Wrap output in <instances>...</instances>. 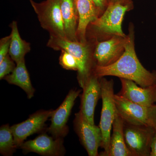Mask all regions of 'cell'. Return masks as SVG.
Masks as SVG:
<instances>
[{"mask_svg": "<svg viewBox=\"0 0 156 156\" xmlns=\"http://www.w3.org/2000/svg\"><path fill=\"white\" fill-rule=\"evenodd\" d=\"M129 33L124 53L114 63L106 66H95L93 73L100 78L114 76L135 82L145 88L156 85V71L148 70L144 67L136 56L134 46V26H129Z\"/></svg>", "mask_w": 156, "mask_h": 156, "instance_id": "obj_1", "label": "cell"}, {"mask_svg": "<svg viewBox=\"0 0 156 156\" xmlns=\"http://www.w3.org/2000/svg\"><path fill=\"white\" fill-rule=\"evenodd\" d=\"M95 41L87 40L86 42L73 41L67 38L50 36L47 46L55 50H65L70 53L78 66L77 80L83 89L95 66L93 57Z\"/></svg>", "mask_w": 156, "mask_h": 156, "instance_id": "obj_2", "label": "cell"}, {"mask_svg": "<svg viewBox=\"0 0 156 156\" xmlns=\"http://www.w3.org/2000/svg\"><path fill=\"white\" fill-rule=\"evenodd\" d=\"M133 8L120 2L109 3L102 14L88 26L90 40L101 41L114 36H127L122 30V23L126 12Z\"/></svg>", "mask_w": 156, "mask_h": 156, "instance_id": "obj_3", "label": "cell"}, {"mask_svg": "<svg viewBox=\"0 0 156 156\" xmlns=\"http://www.w3.org/2000/svg\"><path fill=\"white\" fill-rule=\"evenodd\" d=\"M102 105L99 127L101 131L102 141L101 147L104 150L101 156H108L111 131L115 119L118 114L115 103L114 81L104 77L100 78Z\"/></svg>", "mask_w": 156, "mask_h": 156, "instance_id": "obj_4", "label": "cell"}, {"mask_svg": "<svg viewBox=\"0 0 156 156\" xmlns=\"http://www.w3.org/2000/svg\"><path fill=\"white\" fill-rule=\"evenodd\" d=\"M41 26L50 36L67 38L60 9V0H46L41 3L29 0Z\"/></svg>", "mask_w": 156, "mask_h": 156, "instance_id": "obj_5", "label": "cell"}, {"mask_svg": "<svg viewBox=\"0 0 156 156\" xmlns=\"http://www.w3.org/2000/svg\"><path fill=\"white\" fill-rule=\"evenodd\" d=\"M154 130L148 126H135L124 123L126 146L132 156H150Z\"/></svg>", "mask_w": 156, "mask_h": 156, "instance_id": "obj_6", "label": "cell"}, {"mask_svg": "<svg viewBox=\"0 0 156 156\" xmlns=\"http://www.w3.org/2000/svg\"><path fill=\"white\" fill-rule=\"evenodd\" d=\"M74 128L81 144L89 156L99 155L98 149L102 141V134L99 126L91 124L84 119L81 112L75 115Z\"/></svg>", "mask_w": 156, "mask_h": 156, "instance_id": "obj_7", "label": "cell"}, {"mask_svg": "<svg viewBox=\"0 0 156 156\" xmlns=\"http://www.w3.org/2000/svg\"><path fill=\"white\" fill-rule=\"evenodd\" d=\"M126 37L114 36L107 40L95 41L93 57L97 66H106L117 61L124 53Z\"/></svg>", "mask_w": 156, "mask_h": 156, "instance_id": "obj_8", "label": "cell"}, {"mask_svg": "<svg viewBox=\"0 0 156 156\" xmlns=\"http://www.w3.org/2000/svg\"><path fill=\"white\" fill-rule=\"evenodd\" d=\"M80 92V90H70L61 105L52 112L50 117L51 124L47 131L54 138H63L68 134L67 122L76 99Z\"/></svg>", "mask_w": 156, "mask_h": 156, "instance_id": "obj_9", "label": "cell"}, {"mask_svg": "<svg viewBox=\"0 0 156 156\" xmlns=\"http://www.w3.org/2000/svg\"><path fill=\"white\" fill-rule=\"evenodd\" d=\"M53 110L38 111L30 115L24 122L11 126L14 144L17 148H19L29 136L44 129L45 123L51 117Z\"/></svg>", "mask_w": 156, "mask_h": 156, "instance_id": "obj_10", "label": "cell"}, {"mask_svg": "<svg viewBox=\"0 0 156 156\" xmlns=\"http://www.w3.org/2000/svg\"><path fill=\"white\" fill-rule=\"evenodd\" d=\"M63 138H55L45 133L24 141L20 146L23 153L34 152L42 156H62L66 153Z\"/></svg>", "mask_w": 156, "mask_h": 156, "instance_id": "obj_11", "label": "cell"}, {"mask_svg": "<svg viewBox=\"0 0 156 156\" xmlns=\"http://www.w3.org/2000/svg\"><path fill=\"white\" fill-rule=\"evenodd\" d=\"M80 110L83 117L87 122L94 123V113L98 100L101 98L100 78L92 73L83 88Z\"/></svg>", "mask_w": 156, "mask_h": 156, "instance_id": "obj_12", "label": "cell"}, {"mask_svg": "<svg viewBox=\"0 0 156 156\" xmlns=\"http://www.w3.org/2000/svg\"><path fill=\"white\" fill-rule=\"evenodd\" d=\"M122 89L118 95L134 103L150 107L156 103V85L143 88L130 80L120 78Z\"/></svg>", "mask_w": 156, "mask_h": 156, "instance_id": "obj_13", "label": "cell"}, {"mask_svg": "<svg viewBox=\"0 0 156 156\" xmlns=\"http://www.w3.org/2000/svg\"><path fill=\"white\" fill-rule=\"evenodd\" d=\"M114 99L118 113L124 123L135 126H148V107L134 103L117 94Z\"/></svg>", "mask_w": 156, "mask_h": 156, "instance_id": "obj_14", "label": "cell"}, {"mask_svg": "<svg viewBox=\"0 0 156 156\" xmlns=\"http://www.w3.org/2000/svg\"><path fill=\"white\" fill-rule=\"evenodd\" d=\"M76 5L79 17L77 37L79 41L86 42L88 26L101 14L93 0H77Z\"/></svg>", "mask_w": 156, "mask_h": 156, "instance_id": "obj_15", "label": "cell"}, {"mask_svg": "<svg viewBox=\"0 0 156 156\" xmlns=\"http://www.w3.org/2000/svg\"><path fill=\"white\" fill-rule=\"evenodd\" d=\"M60 5L66 38L79 41L77 37L79 17L75 0H60Z\"/></svg>", "mask_w": 156, "mask_h": 156, "instance_id": "obj_16", "label": "cell"}, {"mask_svg": "<svg viewBox=\"0 0 156 156\" xmlns=\"http://www.w3.org/2000/svg\"><path fill=\"white\" fill-rule=\"evenodd\" d=\"M124 122L118 113L112 124L108 156H132L125 142Z\"/></svg>", "mask_w": 156, "mask_h": 156, "instance_id": "obj_17", "label": "cell"}, {"mask_svg": "<svg viewBox=\"0 0 156 156\" xmlns=\"http://www.w3.org/2000/svg\"><path fill=\"white\" fill-rule=\"evenodd\" d=\"M4 79L9 83L20 87L26 93L28 99L34 97L35 90L32 85L24 58L17 63L13 72Z\"/></svg>", "mask_w": 156, "mask_h": 156, "instance_id": "obj_18", "label": "cell"}, {"mask_svg": "<svg viewBox=\"0 0 156 156\" xmlns=\"http://www.w3.org/2000/svg\"><path fill=\"white\" fill-rule=\"evenodd\" d=\"M10 27L11 40L9 54L17 64L24 59L25 55L30 51V44L21 38L16 21L11 23Z\"/></svg>", "mask_w": 156, "mask_h": 156, "instance_id": "obj_19", "label": "cell"}, {"mask_svg": "<svg viewBox=\"0 0 156 156\" xmlns=\"http://www.w3.org/2000/svg\"><path fill=\"white\" fill-rule=\"evenodd\" d=\"M17 147L14 144V136L9 124L0 128V153L5 156L13 155Z\"/></svg>", "mask_w": 156, "mask_h": 156, "instance_id": "obj_20", "label": "cell"}, {"mask_svg": "<svg viewBox=\"0 0 156 156\" xmlns=\"http://www.w3.org/2000/svg\"><path fill=\"white\" fill-rule=\"evenodd\" d=\"M61 53L59 58V64L64 69L78 70V66L75 58L65 50H60Z\"/></svg>", "mask_w": 156, "mask_h": 156, "instance_id": "obj_21", "label": "cell"}, {"mask_svg": "<svg viewBox=\"0 0 156 156\" xmlns=\"http://www.w3.org/2000/svg\"><path fill=\"white\" fill-rule=\"evenodd\" d=\"M15 62L9 54L0 62V80L13 72L16 66Z\"/></svg>", "mask_w": 156, "mask_h": 156, "instance_id": "obj_22", "label": "cell"}, {"mask_svg": "<svg viewBox=\"0 0 156 156\" xmlns=\"http://www.w3.org/2000/svg\"><path fill=\"white\" fill-rule=\"evenodd\" d=\"M11 40V34L4 37L0 40V62L9 54Z\"/></svg>", "mask_w": 156, "mask_h": 156, "instance_id": "obj_23", "label": "cell"}, {"mask_svg": "<svg viewBox=\"0 0 156 156\" xmlns=\"http://www.w3.org/2000/svg\"><path fill=\"white\" fill-rule=\"evenodd\" d=\"M148 126L152 127L156 132V105L148 108Z\"/></svg>", "mask_w": 156, "mask_h": 156, "instance_id": "obj_24", "label": "cell"}, {"mask_svg": "<svg viewBox=\"0 0 156 156\" xmlns=\"http://www.w3.org/2000/svg\"><path fill=\"white\" fill-rule=\"evenodd\" d=\"M93 2L101 15L107 7L108 4V0H93Z\"/></svg>", "mask_w": 156, "mask_h": 156, "instance_id": "obj_25", "label": "cell"}, {"mask_svg": "<svg viewBox=\"0 0 156 156\" xmlns=\"http://www.w3.org/2000/svg\"><path fill=\"white\" fill-rule=\"evenodd\" d=\"M150 156H156V132H155L152 140Z\"/></svg>", "mask_w": 156, "mask_h": 156, "instance_id": "obj_26", "label": "cell"}, {"mask_svg": "<svg viewBox=\"0 0 156 156\" xmlns=\"http://www.w3.org/2000/svg\"><path fill=\"white\" fill-rule=\"evenodd\" d=\"M108 4L111 2H120L125 5L134 6L132 0H108Z\"/></svg>", "mask_w": 156, "mask_h": 156, "instance_id": "obj_27", "label": "cell"}, {"mask_svg": "<svg viewBox=\"0 0 156 156\" xmlns=\"http://www.w3.org/2000/svg\"><path fill=\"white\" fill-rule=\"evenodd\" d=\"M76 2L77 0H75Z\"/></svg>", "mask_w": 156, "mask_h": 156, "instance_id": "obj_28", "label": "cell"}, {"mask_svg": "<svg viewBox=\"0 0 156 156\" xmlns=\"http://www.w3.org/2000/svg\"></svg>", "mask_w": 156, "mask_h": 156, "instance_id": "obj_29", "label": "cell"}]
</instances>
